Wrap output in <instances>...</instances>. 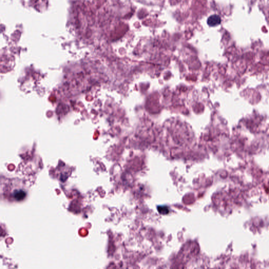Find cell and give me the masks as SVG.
<instances>
[{
	"label": "cell",
	"instance_id": "cell-3",
	"mask_svg": "<svg viewBox=\"0 0 269 269\" xmlns=\"http://www.w3.org/2000/svg\"><path fill=\"white\" fill-rule=\"evenodd\" d=\"M157 209H158V211H159V212L161 214H163V215L167 214L169 212V209L167 207L159 206L157 208Z\"/></svg>",
	"mask_w": 269,
	"mask_h": 269
},
{
	"label": "cell",
	"instance_id": "cell-1",
	"mask_svg": "<svg viewBox=\"0 0 269 269\" xmlns=\"http://www.w3.org/2000/svg\"><path fill=\"white\" fill-rule=\"evenodd\" d=\"M26 194L27 193L25 190L21 189H17L14 190L12 194V196L14 200L21 201L25 199L26 197Z\"/></svg>",
	"mask_w": 269,
	"mask_h": 269
},
{
	"label": "cell",
	"instance_id": "cell-2",
	"mask_svg": "<svg viewBox=\"0 0 269 269\" xmlns=\"http://www.w3.org/2000/svg\"><path fill=\"white\" fill-rule=\"evenodd\" d=\"M221 18L218 15H212L209 17L207 20V23L210 26H215L220 24Z\"/></svg>",
	"mask_w": 269,
	"mask_h": 269
}]
</instances>
